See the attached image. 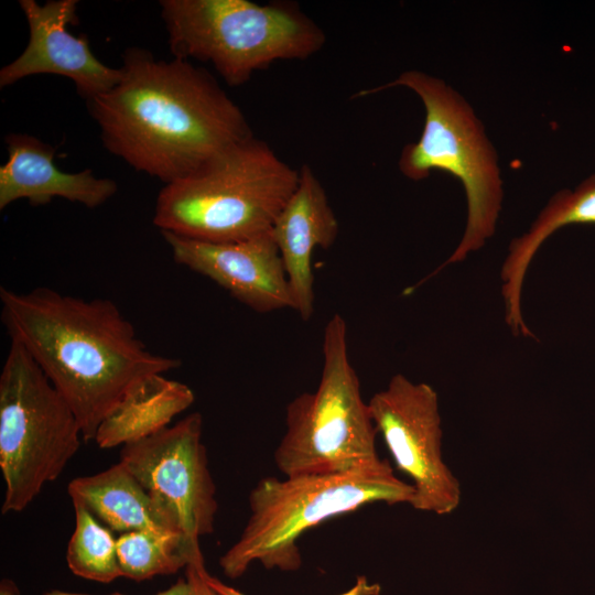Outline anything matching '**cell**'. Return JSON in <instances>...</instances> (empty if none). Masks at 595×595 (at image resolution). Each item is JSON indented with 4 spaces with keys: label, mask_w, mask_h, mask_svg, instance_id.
Here are the masks:
<instances>
[{
    "label": "cell",
    "mask_w": 595,
    "mask_h": 595,
    "mask_svg": "<svg viewBox=\"0 0 595 595\" xmlns=\"http://www.w3.org/2000/svg\"><path fill=\"white\" fill-rule=\"evenodd\" d=\"M120 71L111 89L87 101L88 110L109 152L164 185L253 136L215 77L190 61L130 47Z\"/></svg>",
    "instance_id": "1"
},
{
    "label": "cell",
    "mask_w": 595,
    "mask_h": 595,
    "mask_svg": "<svg viewBox=\"0 0 595 595\" xmlns=\"http://www.w3.org/2000/svg\"><path fill=\"white\" fill-rule=\"evenodd\" d=\"M1 321L65 399L94 441L104 419L139 381L181 366L152 353L109 299L85 300L51 288H0Z\"/></svg>",
    "instance_id": "2"
},
{
    "label": "cell",
    "mask_w": 595,
    "mask_h": 595,
    "mask_svg": "<svg viewBox=\"0 0 595 595\" xmlns=\"http://www.w3.org/2000/svg\"><path fill=\"white\" fill-rule=\"evenodd\" d=\"M299 181L300 170L252 136L165 184L153 224L161 232L207 242L255 238L271 231Z\"/></svg>",
    "instance_id": "3"
},
{
    "label": "cell",
    "mask_w": 595,
    "mask_h": 595,
    "mask_svg": "<svg viewBox=\"0 0 595 595\" xmlns=\"http://www.w3.org/2000/svg\"><path fill=\"white\" fill-rule=\"evenodd\" d=\"M392 87L415 93L425 109L423 131L416 142L403 147L400 172L412 181L434 170L458 178L464 187L467 217L462 239L452 255L433 272L405 290L413 293L445 267L462 262L495 235L504 201V187L495 147L469 102L443 79L421 71H407L378 87L357 91L366 97Z\"/></svg>",
    "instance_id": "4"
},
{
    "label": "cell",
    "mask_w": 595,
    "mask_h": 595,
    "mask_svg": "<svg viewBox=\"0 0 595 595\" xmlns=\"http://www.w3.org/2000/svg\"><path fill=\"white\" fill-rule=\"evenodd\" d=\"M413 494L412 485L393 470L263 477L249 494L247 523L219 566L230 578L241 576L252 562L296 571L302 564L298 541L309 529L372 502L410 505Z\"/></svg>",
    "instance_id": "5"
},
{
    "label": "cell",
    "mask_w": 595,
    "mask_h": 595,
    "mask_svg": "<svg viewBox=\"0 0 595 595\" xmlns=\"http://www.w3.org/2000/svg\"><path fill=\"white\" fill-rule=\"evenodd\" d=\"M175 58L210 63L229 86L275 61L305 60L323 48L324 31L296 4L249 0H162Z\"/></svg>",
    "instance_id": "6"
},
{
    "label": "cell",
    "mask_w": 595,
    "mask_h": 595,
    "mask_svg": "<svg viewBox=\"0 0 595 595\" xmlns=\"http://www.w3.org/2000/svg\"><path fill=\"white\" fill-rule=\"evenodd\" d=\"M322 353L316 390L286 405L285 432L274 452L277 468L286 477L392 470L377 453L378 432L349 360L347 325L339 314L324 328Z\"/></svg>",
    "instance_id": "7"
},
{
    "label": "cell",
    "mask_w": 595,
    "mask_h": 595,
    "mask_svg": "<svg viewBox=\"0 0 595 595\" xmlns=\"http://www.w3.org/2000/svg\"><path fill=\"white\" fill-rule=\"evenodd\" d=\"M82 439L68 403L28 351L11 342L0 374L1 512L23 511L60 477Z\"/></svg>",
    "instance_id": "8"
},
{
    "label": "cell",
    "mask_w": 595,
    "mask_h": 595,
    "mask_svg": "<svg viewBox=\"0 0 595 595\" xmlns=\"http://www.w3.org/2000/svg\"><path fill=\"white\" fill-rule=\"evenodd\" d=\"M368 407L396 467L411 480L414 494L410 506L437 516L454 512L462 500V488L444 461L434 388L398 374L370 398Z\"/></svg>",
    "instance_id": "9"
},
{
    "label": "cell",
    "mask_w": 595,
    "mask_h": 595,
    "mask_svg": "<svg viewBox=\"0 0 595 595\" xmlns=\"http://www.w3.org/2000/svg\"><path fill=\"white\" fill-rule=\"evenodd\" d=\"M202 436L203 416L193 412L120 451V461L173 516L195 548H199L202 537L214 531L218 510Z\"/></svg>",
    "instance_id": "10"
},
{
    "label": "cell",
    "mask_w": 595,
    "mask_h": 595,
    "mask_svg": "<svg viewBox=\"0 0 595 595\" xmlns=\"http://www.w3.org/2000/svg\"><path fill=\"white\" fill-rule=\"evenodd\" d=\"M29 26L24 51L0 69L4 88L33 75L51 74L69 78L86 99L111 89L121 71L104 64L91 52L86 36H75L68 25L78 23L77 0H20Z\"/></svg>",
    "instance_id": "11"
},
{
    "label": "cell",
    "mask_w": 595,
    "mask_h": 595,
    "mask_svg": "<svg viewBox=\"0 0 595 595\" xmlns=\"http://www.w3.org/2000/svg\"><path fill=\"white\" fill-rule=\"evenodd\" d=\"M161 234L176 263L210 279L251 310H293L284 266L271 231L235 242Z\"/></svg>",
    "instance_id": "12"
},
{
    "label": "cell",
    "mask_w": 595,
    "mask_h": 595,
    "mask_svg": "<svg viewBox=\"0 0 595 595\" xmlns=\"http://www.w3.org/2000/svg\"><path fill=\"white\" fill-rule=\"evenodd\" d=\"M338 230L337 217L321 181L307 164H303L298 187L271 228L284 266L293 310L303 321H309L314 313V250L329 248Z\"/></svg>",
    "instance_id": "13"
},
{
    "label": "cell",
    "mask_w": 595,
    "mask_h": 595,
    "mask_svg": "<svg viewBox=\"0 0 595 595\" xmlns=\"http://www.w3.org/2000/svg\"><path fill=\"white\" fill-rule=\"evenodd\" d=\"M8 160L0 166V209L26 199L32 206H42L61 197L87 208H96L117 192V183L97 177L86 169L69 173L54 163L55 148L24 133L6 138Z\"/></svg>",
    "instance_id": "14"
},
{
    "label": "cell",
    "mask_w": 595,
    "mask_h": 595,
    "mask_svg": "<svg viewBox=\"0 0 595 595\" xmlns=\"http://www.w3.org/2000/svg\"><path fill=\"white\" fill-rule=\"evenodd\" d=\"M67 493L72 501L83 504L112 532L150 530L183 534L173 516L121 461L100 473L74 478Z\"/></svg>",
    "instance_id": "15"
},
{
    "label": "cell",
    "mask_w": 595,
    "mask_h": 595,
    "mask_svg": "<svg viewBox=\"0 0 595 595\" xmlns=\"http://www.w3.org/2000/svg\"><path fill=\"white\" fill-rule=\"evenodd\" d=\"M570 225H595V173L574 188L555 192L538 214L529 229L515 237L500 269L505 309H521L522 285L533 257L545 240Z\"/></svg>",
    "instance_id": "16"
},
{
    "label": "cell",
    "mask_w": 595,
    "mask_h": 595,
    "mask_svg": "<svg viewBox=\"0 0 595 595\" xmlns=\"http://www.w3.org/2000/svg\"><path fill=\"white\" fill-rule=\"evenodd\" d=\"M195 401L187 385L154 374L134 385L100 423L94 441L104 450L123 446L167 426Z\"/></svg>",
    "instance_id": "17"
},
{
    "label": "cell",
    "mask_w": 595,
    "mask_h": 595,
    "mask_svg": "<svg viewBox=\"0 0 595 595\" xmlns=\"http://www.w3.org/2000/svg\"><path fill=\"white\" fill-rule=\"evenodd\" d=\"M117 554L122 577L142 582L170 575L190 563H204L201 548L183 534L150 530L131 531L117 538Z\"/></svg>",
    "instance_id": "18"
},
{
    "label": "cell",
    "mask_w": 595,
    "mask_h": 595,
    "mask_svg": "<svg viewBox=\"0 0 595 595\" xmlns=\"http://www.w3.org/2000/svg\"><path fill=\"white\" fill-rule=\"evenodd\" d=\"M75 527L66 549V562L77 576L108 584L122 577L117 538L83 504L72 501Z\"/></svg>",
    "instance_id": "19"
},
{
    "label": "cell",
    "mask_w": 595,
    "mask_h": 595,
    "mask_svg": "<svg viewBox=\"0 0 595 595\" xmlns=\"http://www.w3.org/2000/svg\"><path fill=\"white\" fill-rule=\"evenodd\" d=\"M185 576L178 578L173 585L154 595H221L207 581L208 572L204 563H190L185 567ZM45 595H97L88 593L68 592L53 589ZM105 595H127L119 592H113Z\"/></svg>",
    "instance_id": "20"
},
{
    "label": "cell",
    "mask_w": 595,
    "mask_h": 595,
    "mask_svg": "<svg viewBox=\"0 0 595 595\" xmlns=\"http://www.w3.org/2000/svg\"><path fill=\"white\" fill-rule=\"evenodd\" d=\"M208 583L221 595H244L238 589L221 583L218 578L207 574ZM381 587L377 583H369L365 576H358L355 585L339 595H379Z\"/></svg>",
    "instance_id": "21"
},
{
    "label": "cell",
    "mask_w": 595,
    "mask_h": 595,
    "mask_svg": "<svg viewBox=\"0 0 595 595\" xmlns=\"http://www.w3.org/2000/svg\"><path fill=\"white\" fill-rule=\"evenodd\" d=\"M0 595H20L17 584L8 578L0 582Z\"/></svg>",
    "instance_id": "22"
}]
</instances>
